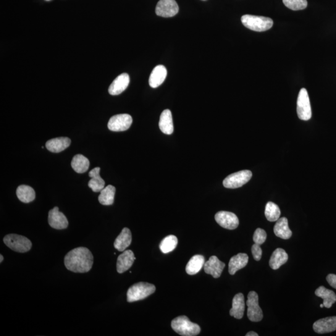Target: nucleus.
Listing matches in <instances>:
<instances>
[{
  "label": "nucleus",
  "mask_w": 336,
  "mask_h": 336,
  "mask_svg": "<svg viewBox=\"0 0 336 336\" xmlns=\"http://www.w3.org/2000/svg\"><path fill=\"white\" fill-rule=\"evenodd\" d=\"M129 83L130 77L128 73H122L113 81L109 87V93L112 96L119 95L127 89Z\"/></svg>",
  "instance_id": "nucleus-15"
},
{
  "label": "nucleus",
  "mask_w": 336,
  "mask_h": 336,
  "mask_svg": "<svg viewBox=\"0 0 336 336\" xmlns=\"http://www.w3.org/2000/svg\"><path fill=\"white\" fill-rule=\"evenodd\" d=\"M267 233L264 229L258 228L255 231L253 240L255 243L259 244L261 245L263 244L267 239Z\"/></svg>",
  "instance_id": "nucleus-34"
},
{
  "label": "nucleus",
  "mask_w": 336,
  "mask_h": 336,
  "mask_svg": "<svg viewBox=\"0 0 336 336\" xmlns=\"http://www.w3.org/2000/svg\"><path fill=\"white\" fill-rule=\"evenodd\" d=\"M251 253L253 255L254 259L256 261H261L262 256V250L259 244L255 243L252 245Z\"/></svg>",
  "instance_id": "nucleus-35"
},
{
  "label": "nucleus",
  "mask_w": 336,
  "mask_h": 336,
  "mask_svg": "<svg viewBox=\"0 0 336 336\" xmlns=\"http://www.w3.org/2000/svg\"><path fill=\"white\" fill-rule=\"evenodd\" d=\"M115 191L116 189L112 185L104 188L99 196V203L104 206H110L114 204Z\"/></svg>",
  "instance_id": "nucleus-29"
},
{
  "label": "nucleus",
  "mask_w": 336,
  "mask_h": 336,
  "mask_svg": "<svg viewBox=\"0 0 336 336\" xmlns=\"http://www.w3.org/2000/svg\"><path fill=\"white\" fill-rule=\"evenodd\" d=\"M281 214L279 207L272 202H269L265 207V215L270 222L277 221Z\"/></svg>",
  "instance_id": "nucleus-32"
},
{
  "label": "nucleus",
  "mask_w": 336,
  "mask_h": 336,
  "mask_svg": "<svg viewBox=\"0 0 336 336\" xmlns=\"http://www.w3.org/2000/svg\"><path fill=\"white\" fill-rule=\"evenodd\" d=\"M48 1H49V0H48Z\"/></svg>",
  "instance_id": "nucleus-40"
},
{
  "label": "nucleus",
  "mask_w": 336,
  "mask_h": 336,
  "mask_svg": "<svg viewBox=\"0 0 336 336\" xmlns=\"http://www.w3.org/2000/svg\"><path fill=\"white\" fill-rule=\"evenodd\" d=\"M297 114L299 119L304 121L309 120L312 116L308 93L304 88L301 89L298 97Z\"/></svg>",
  "instance_id": "nucleus-8"
},
{
  "label": "nucleus",
  "mask_w": 336,
  "mask_h": 336,
  "mask_svg": "<svg viewBox=\"0 0 336 336\" xmlns=\"http://www.w3.org/2000/svg\"><path fill=\"white\" fill-rule=\"evenodd\" d=\"M17 196L19 200L24 203H29L35 200V190L27 185L20 186L17 190Z\"/></svg>",
  "instance_id": "nucleus-28"
},
{
  "label": "nucleus",
  "mask_w": 336,
  "mask_h": 336,
  "mask_svg": "<svg viewBox=\"0 0 336 336\" xmlns=\"http://www.w3.org/2000/svg\"><path fill=\"white\" fill-rule=\"evenodd\" d=\"M90 165L89 160L82 154H77L73 157L71 166L73 170L77 173H84L88 170Z\"/></svg>",
  "instance_id": "nucleus-30"
},
{
  "label": "nucleus",
  "mask_w": 336,
  "mask_h": 336,
  "mask_svg": "<svg viewBox=\"0 0 336 336\" xmlns=\"http://www.w3.org/2000/svg\"><path fill=\"white\" fill-rule=\"evenodd\" d=\"M248 257L246 254L240 253L236 255L230 259L228 264V273L231 275L235 274V273L242 269L247 265Z\"/></svg>",
  "instance_id": "nucleus-19"
},
{
  "label": "nucleus",
  "mask_w": 336,
  "mask_h": 336,
  "mask_svg": "<svg viewBox=\"0 0 336 336\" xmlns=\"http://www.w3.org/2000/svg\"><path fill=\"white\" fill-rule=\"evenodd\" d=\"M101 168L97 167L91 171L89 177L91 180L88 183L89 187L95 193L101 192L105 187V181L100 176Z\"/></svg>",
  "instance_id": "nucleus-23"
},
{
  "label": "nucleus",
  "mask_w": 336,
  "mask_h": 336,
  "mask_svg": "<svg viewBox=\"0 0 336 336\" xmlns=\"http://www.w3.org/2000/svg\"><path fill=\"white\" fill-rule=\"evenodd\" d=\"M156 287L151 283L140 282L131 287L127 291V301L129 303L144 300L155 292Z\"/></svg>",
  "instance_id": "nucleus-4"
},
{
  "label": "nucleus",
  "mask_w": 336,
  "mask_h": 336,
  "mask_svg": "<svg viewBox=\"0 0 336 336\" xmlns=\"http://www.w3.org/2000/svg\"><path fill=\"white\" fill-rule=\"evenodd\" d=\"M246 301L248 306L247 316L252 322H259L263 319L264 314L259 303V296L256 291H251L248 293Z\"/></svg>",
  "instance_id": "nucleus-7"
},
{
  "label": "nucleus",
  "mask_w": 336,
  "mask_h": 336,
  "mask_svg": "<svg viewBox=\"0 0 336 336\" xmlns=\"http://www.w3.org/2000/svg\"><path fill=\"white\" fill-rule=\"evenodd\" d=\"M136 259L134 253L132 250H128L123 252L122 254L118 257L117 262V270L119 274L127 271L132 267L134 261Z\"/></svg>",
  "instance_id": "nucleus-16"
},
{
  "label": "nucleus",
  "mask_w": 336,
  "mask_h": 336,
  "mask_svg": "<svg viewBox=\"0 0 336 336\" xmlns=\"http://www.w3.org/2000/svg\"><path fill=\"white\" fill-rule=\"evenodd\" d=\"M4 241L12 250L19 253H26L32 247V243L28 238L14 233L5 236Z\"/></svg>",
  "instance_id": "nucleus-5"
},
{
  "label": "nucleus",
  "mask_w": 336,
  "mask_h": 336,
  "mask_svg": "<svg viewBox=\"0 0 336 336\" xmlns=\"http://www.w3.org/2000/svg\"><path fill=\"white\" fill-rule=\"evenodd\" d=\"M217 224L228 230H234L239 225V220L235 214L227 211H220L215 216Z\"/></svg>",
  "instance_id": "nucleus-11"
},
{
  "label": "nucleus",
  "mask_w": 336,
  "mask_h": 336,
  "mask_svg": "<svg viewBox=\"0 0 336 336\" xmlns=\"http://www.w3.org/2000/svg\"><path fill=\"white\" fill-rule=\"evenodd\" d=\"M132 241V233L129 228H123L114 242V247L120 251H124Z\"/></svg>",
  "instance_id": "nucleus-21"
},
{
  "label": "nucleus",
  "mask_w": 336,
  "mask_h": 336,
  "mask_svg": "<svg viewBox=\"0 0 336 336\" xmlns=\"http://www.w3.org/2000/svg\"><path fill=\"white\" fill-rule=\"evenodd\" d=\"M320 307H321V308H323V307H324V304H321V305H320Z\"/></svg>",
  "instance_id": "nucleus-39"
},
{
  "label": "nucleus",
  "mask_w": 336,
  "mask_h": 336,
  "mask_svg": "<svg viewBox=\"0 0 336 336\" xmlns=\"http://www.w3.org/2000/svg\"><path fill=\"white\" fill-rule=\"evenodd\" d=\"M4 257H3L2 255H0V262H1V263L3 261H4Z\"/></svg>",
  "instance_id": "nucleus-38"
},
{
  "label": "nucleus",
  "mask_w": 336,
  "mask_h": 336,
  "mask_svg": "<svg viewBox=\"0 0 336 336\" xmlns=\"http://www.w3.org/2000/svg\"><path fill=\"white\" fill-rule=\"evenodd\" d=\"M245 298L242 293H238L233 298L232 307L230 310L231 316L240 319L242 318L245 311Z\"/></svg>",
  "instance_id": "nucleus-18"
},
{
  "label": "nucleus",
  "mask_w": 336,
  "mask_h": 336,
  "mask_svg": "<svg viewBox=\"0 0 336 336\" xmlns=\"http://www.w3.org/2000/svg\"><path fill=\"white\" fill-rule=\"evenodd\" d=\"M159 127L161 132L166 135H172L174 132L172 112L170 110H164L160 116Z\"/></svg>",
  "instance_id": "nucleus-22"
},
{
  "label": "nucleus",
  "mask_w": 336,
  "mask_h": 336,
  "mask_svg": "<svg viewBox=\"0 0 336 336\" xmlns=\"http://www.w3.org/2000/svg\"><path fill=\"white\" fill-rule=\"evenodd\" d=\"M259 334H257L256 332L250 331L248 332L247 334H246V336H258Z\"/></svg>",
  "instance_id": "nucleus-37"
},
{
  "label": "nucleus",
  "mask_w": 336,
  "mask_h": 336,
  "mask_svg": "<svg viewBox=\"0 0 336 336\" xmlns=\"http://www.w3.org/2000/svg\"><path fill=\"white\" fill-rule=\"evenodd\" d=\"M252 177V173L249 170L240 171L228 176L223 181V185L228 189H236L245 185Z\"/></svg>",
  "instance_id": "nucleus-6"
},
{
  "label": "nucleus",
  "mask_w": 336,
  "mask_h": 336,
  "mask_svg": "<svg viewBox=\"0 0 336 336\" xmlns=\"http://www.w3.org/2000/svg\"><path fill=\"white\" fill-rule=\"evenodd\" d=\"M172 327L176 332L183 336H194L199 334L201 327L194 323L186 316L176 317L172 322Z\"/></svg>",
  "instance_id": "nucleus-2"
},
{
  "label": "nucleus",
  "mask_w": 336,
  "mask_h": 336,
  "mask_svg": "<svg viewBox=\"0 0 336 336\" xmlns=\"http://www.w3.org/2000/svg\"><path fill=\"white\" fill-rule=\"evenodd\" d=\"M283 2L289 9L294 11L305 9L308 6L307 0H283Z\"/></svg>",
  "instance_id": "nucleus-33"
},
{
  "label": "nucleus",
  "mask_w": 336,
  "mask_h": 336,
  "mask_svg": "<svg viewBox=\"0 0 336 336\" xmlns=\"http://www.w3.org/2000/svg\"><path fill=\"white\" fill-rule=\"evenodd\" d=\"M204 264V257L201 255H196L190 259V261L186 265V273L190 275H196L203 269Z\"/></svg>",
  "instance_id": "nucleus-27"
},
{
  "label": "nucleus",
  "mask_w": 336,
  "mask_h": 336,
  "mask_svg": "<svg viewBox=\"0 0 336 336\" xmlns=\"http://www.w3.org/2000/svg\"><path fill=\"white\" fill-rule=\"evenodd\" d=\"M94 257L88 248L78 247L67 253L64 258L65 267L74 273H87L93 267Z\"/></svg>",
  "instance_id": "nucleus-1"
},
{
  "label": "nucleus",
  "mask_w": 336,
  "mask_h": 336,
  "mask_svg": "<svg viewBox=\"0 0 336 336\" xmlns=\"http://www.w3.org/2000/svg\"><path fill=\"white\" fill-rule=\"evenodd\" d=\"M178 238L175 235L167 236L159 244L160 250L163 254H168L175 250L178 245Z\"/></svg>",
  "instance_id": "nucleus-31"
},
{
  "label": "nucleus",
  "mask_w": 336,
  "mask_h": 336,
  "mask_svg": "<svg viewBox=\"0 0 336 336\" xmlns=\"http://www.w3.org/2000/svg\"><path fill=\"white\" fill-rule=\"evenodd\" d=\"M315 295L323 300L324 306L326 308H331L336 302V295L334 291L321 286L315 291Z\"/></svg>",
  "instance_id": "nucleus-25"
},
{
  "label": "nucleus",
  "mask_w": 336,
  "mask_h": 336,
  "mask_svg": "<svg viewBox=\"0 0 336 336\" xmlns=\"http://www.w3.org/2000/svg\"><path fill=\"white\" fill-rule=\"evenodd\" d=\"M167 70L164 65H157L154 68L149 78V84L152 88H157L166 79Z\"/></svg>",
  "instance_id": "nucleus-17"
},
{
  "label": "nucleus",
  "mask_w": 336,
  "mask_h": 336,
  "mask_svg": "<svg viewBox=\"0 0 336 336\" xmlns=\"http://www.w3.org/2000/svg\"><path fill=\"white\" fill-rule=\"evenodd\" d=\"M241 21L246 28L257 32L269 30L274 25V21L271 18L259 17V16L243 15L241 18Z\"/></svg>",
  "instance_id": "nucleus-3"
},
{
  "label": "nucleus",
  "mask_w": 336,
  "mask_h": 336,
  "mask_svg": "<svg viewBox=\"0 0 336 336\" xmlns=\"http://www.w3.org/2000/svg\"><path fill=\"white\" fill-rule=\"evenodd\" d=\"M132 122V117L130 115H116L110 118L108 128L112 132H123L129 129Z\"/></svg>",
  "instance_id": "nucleus-9"
},
{
  "label": "nucleus",
  "mask_w": 336,
  "mask_h": 336,
  "mask_svg": "<svg viewBox=\"0 0 336 336\" xmlns=\"http://www.w3.org/2000/svg\"><path fill=\"white\" fill-rule=\"evenodd\" d=\"M288 256L287 252L282 248H277L272 254L269 265L273 270H278L283 265L287 263Z\"/></svg>",
  "instance_id": "nucleus-26"
},
{
  "label": "nucleus",
  "mask_w": 336,
  "mask_h": 336,
  "mask_svg": "<svg viewBox=\"0 0 336 336\" xmlns=\"http://www.w3.org/2000/svg\"><path fill=\"white\" fill-rule=\"evenodd\" d=\"M48 222L50 226L55 229L62 230L67 228L69 222L65 215L59 211L57 207L49 212Z\"/></svg>",
  "instance_id": "nucleus-12"
},
{
  "label": "nucleus",
  "mask_w": 336,
  "mask_h": 336,
  "mask_svg": "<svg viewBox=\"0 0 336 336\" xmlns=\"http://www.w3.org/2000/svg\"><path fill=\"white\" fill-rule=\"evenodd\" d=\"M156 14L159 17H175L179 12V7L175 0H159L156 7Z\"/></svg>",
  "instance_id": "nucleus-10"
},
{
  "label": "nucleus",
  "mask_w": 336,
  "mask_h": 336,
  "mask_svg": "<svg viewBox=\"0 0 336 336\" xmlns=\"http://www.w3.org/2000/svg\"><path fill=\"white\" fill-rule=\"evenodd\" d=\"M225 267L224 262L220 261L216 256H212L204 264V269L207 274L212 275L214 278H218L221 275Z\"/></svg>",
  "instance_id": "nucleus-13"
},
{
  "label": "nucleus",
  "mask_w": 336,
  "mask_h": 336,
  "mask_svg": "<svg viewBox=\"0 0 336 336\" xmlns=\"http://www.w3.org/2000/svg\"><path fill=\"white\" fill-rule=\"evenodd\" d=\"M71 143V140L67 137H59L51 139L46 143V148L52 153H60L67 148Z\"/></svg>",
  "instance_id": "nucleus-20"
},
{
  "label": "nucleus",
  "mask_w": 336,
  "mask_h": 336,
  "mask_svg": "<svg viewBox=\"0 0 336 336\" xmlns=\"http://www.w3.org/2000/svg\"><path fill=\"white\" fill-rule=\"evenodd\" d=\"M313 329L318 334H325L336 330V316L327 317L317 320L313 324Z\"/></svg>",
  "instance_id": "nucleus-14"
},
{
  "label": "nucleus",
  "mask_w": 336,
  "mask_h": 336,
  "mask_svg": "<svg viewBox=\"0 0 336 336\" xmlns=\"http://www.w3.org/2000/svg\"><path fill=\"white\" fill-rule=\"evenodd\" d=\"M274 230L275 234L282 239H289L292 236V232L289 228L288 219L286 217L280 218L277 220Z\"/></svg>",
  "instance_id": "nucleus-24"
},
{
  "label": "nucleus",
  "mask_w": 336,
  "mask_h": 336,
  "mask_svg": "<svg viewBox=\"0 0 336 336\" xmlns=\"http://www.w3.org/2000/svg\"><path fill=\"white\" fill-rule=\"evenodd\" d=\"M326 280L330 287L336 289V275L329 274L326 277Z\"/></svg>",
  "instance_id": "nucleus-36"
}]
</instances>
